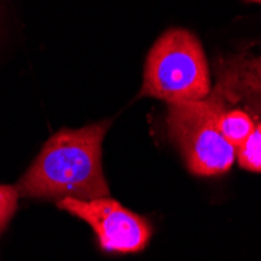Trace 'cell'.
Wrapping results in <instances>:
<instances>
[{
    "mask_svg": "<svg viewBox=\"0 0 261 261\" xmlns=\"http://www.w3.org/2000/svg\"><path fill=\"white\" fill-rule=\"evenodd\" d=\"M225 111V97L218 88L203 100L169 105V135L189 172L210 177L228 172L233 166L236 149L221 132Z\"/></svg>",
    "mask_w": 261,
    "mask_h": 261,
    "instance_id": "3957f363",
    "label": "cell"
},
{
    "mask_svg": "<svg viewBox=\"0 0 261 261\" xmlns=\"http://www.w3.org/2000/svg\"><path fill=\"white\" fill-rule=\"evenodd\" d=\"M110 122L103 121L55 133L17 183L19 194L58 202L108 197L102 171V142Z\"/></svg>",
    "mask_w": 261,
    "mask_h": 261,
    "instance_id": "6da1fadb",
    "label": "cell"
},
{
    "mask_svg": "<svg viewBox=\"0 0 261 261\" xmlns=\"http://www.w3.org/2000/svg\"><path fill=\"white\" fill-rule=\"evenodd\" d=\"M19 191L14 186L0 185V233L4 231L17 208Z\"/></svg>",
    "mask_w": 261,
    "mask_h": 261,
    "instance_id": "ba28073f",
    "label": "cell"
},
{
    "mask_svg": "<svg viewBox=\"0 0 261 261\" xmlns=\"http://www.w3.org/2000/svg\"><path fill=\"white\" fill-rule=\"evenodd\" d=\"M218 89L225 100H244L261 107V45L230 58L219 69Z\"/></svg>",
    "mask_w": 261,
    "mask_h": 261,
    "instance_id": "5b68a950",
    "label": "cell"
},
{
    "mask_svg": "<svg viewBox=\"0 0 261 261\" xmlns=\"http://www.w3.org/2000/svg\"><path fill=\"white\" fill-rule=\"evenodd\" d=\"M58 206L89 224L107 252L135 253L144 249L150 240L152 230L147 221L110 197L63 199Z\"/></svg>",
    "mask_w": 261,
    "mask_h": 261,
    "instance_id": "277c9868",
    "label": "cell"
},
{
    "mask_svg": "<svg viewBox=\"0 0 261 261\" xmlns=\"http://www.w3.org/2000/svg\"><path fill=\"white\" fill-rule=\"evenodd\" d=\"M236 158L243 169L261 172V122L255 125L246 144L236 150Z\"/></svg>",
    "mask_w": 261,
    "mask_h": 261,
    "instance_id": "52a82bcc",
    "label": "cell"
},
{
    "mask_svg": "<svg viewBox=\"0 0 261 261\" xmlns=\"http://www.w3.org/2000/svg\"><path fill=\"white\" fill-rule=\"evenodd\" d=\"M252 117L243 110H227L221 117V132L230 146L238 150L255 130Z\"/></svg>",
    "mask_w": 261,
    "mask_h": 261,
    "instance_id": "8992f818",
    "label": "cell"
},
{
    "mask_svg": "<svg viewBox=\"0 0 261 261\" xmlns=\"http://www.w3.org/2000/svg\"><path fill=\"white\" fill-rule=\"evenodd\" d=\"M210 92V70L200 41L185 29L166 30L147 54L141 96L175 105L203 100Z\"/></svg>",
    "mask_w": 261,
    "mask_h": 261,
    "instance_id": "7a4b0ae2",
    "label": "cell"
},
{
    "mask_svg": "<svg viewBox=\"0 0 261 261\" xmlns=\"http://www.w3.org/2000/svg\"><path fill=\"white\" fill-rule=\"evenodd\" d=\"M250 2H261V0H250Z\"/></svg>",
    "mask_w": 261,
    "mask_h": 261,
    "instance_id": "9c48e42d",
    "label": "cell"
}]
</instances>
